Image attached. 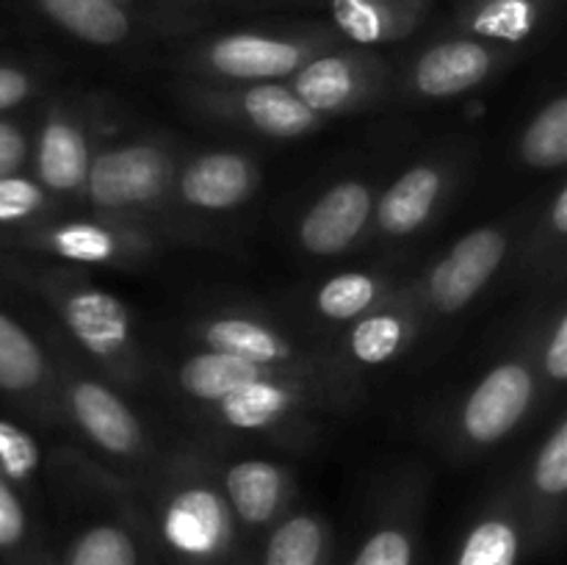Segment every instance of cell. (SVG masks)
<instances>
[{
  "instance_id": "6da1fadb",
  "label": "cell",
  "mask_w": 567,
  "mask_h": 565,
  "mask_svg": "<svg viewBox=\"0 0 567 565\" xmlns=\"http://www.w3.org/2000/svg\"><path fill=\"white\" fill-rule=\"evenodd\" d=\"M0 275L20 286H31L53 302L61 321L70 330L72 341L97 360L100 366L114 371L120 380H127L136 366V338H133L131 314L114 294L92 286L86 280H64L33 271L11 255H0Z\"/></svg>"
},
{
  "instance_id": "7a4b0ae2",
  "label": "cell",
  "mask_w": 567,
  "mask_h": 565,
  "mask_svg": "<svg viewBox=\"0 0 567 565\" xmlns=\"http://www.w3.org/2000/svg\"><path fill=\"white\" fill-rule=\"evenodd\" d=\"M330 39L321 31H233L194 50V66L225 83H269L291 78Z\"/></svg>"
},
{
  "instance_id": "3957f363",
  "label": "cell",
  "mask_w": 567,
  "mask_h": 565,
  "mask_svg": "<svg viewBox=\"0 0 567 565\" xmlns=\"http://www.w3.org/2000/svg\"><path fill=\"white\" fill-rule=\"evenodd\" d=\"M158 532L177 565H227L236 548V518L225 493L188 480L172 487L158 513Z\"/></svg>"
},
{
  "instance_id": "277c9868",
  "label": "cell",
  "mask_w": 567,
  "mask_h": 565,
  "mask_svg": "<svg viewBox=\"0 0 567 565\" xmlns=\"http://www.w3.org/2000/svg\"><path fill=\"white\" fill-rule=\"evenodd\" d=\"M169 177L166 150L150 142H127L92 155L83 192L103 214H138L164 197Z\"/></svg>"
},
{
  "instance_id": "5b68a950",
  "label": "cell",
  "mask_w": 567,
  "mask_h": 565,
  "mask_svg": "<svg viewBox=\"0 0 567 565\" xmlns=\"http://www.w3.org/2000/svg\"><path fill=\"white\" fill-rule=\"evenodd\" d=\"M509 249L507 227L485 225L465 233L424 280V297L435 314H457L468 308L482 288L502 269Z\"/></svg>"
},
{
  "instance_id": "8992f818",
  "label": "cell",
  "mask_w": 567,
  "mask_h": 565,
  "mask_svg": "<svg viewBox=\"0 0 567 565\" xmlns=\"http://www.w3.org/2000/svg\"><path fill=\"white\" fill-rule=\"evenodd\" d=\"M537 393V377L526 360H504L474 386L460 410V430L474 446L504 441L526 413Z\"/></svg>"
},
{
  "instance_id": "52a82bcc",
  "label": "cell",
  "mask_w": 567,
  "mask_h": 565,
  "mask_svg": "<svg viewBox=\"0 0 567 565\" xmlns=\"http://www.w3.org/2000/svg\"><path fill=\"white\" fill-rule=\"evenodd\" d=\"M382 64L363 50H321L291 75V89L313 114H336L377 89Z\"/></svg>"
},
{
  "instance_id": "ba28073f",
  "label": "cell",
  "mask_w": 567,
  "mask_h": 565,
  "mask_svg": "<svg viewBox=\"0 0 567 565\" xmlns=\"http://www.w3.org/2000/svg\"><path fill=\"white\" fill-rule=\"evenodd\" d=\"M504 59L502 44L476 37H454L430 44L410 70V89L424 97H457L482 86Z\"/></svg>"
},
{
  "instance_id": "9c48e42d",
  "label": "cell",
  "mask_w": 567,
  "mask_h": 565,
  "mask_svg": "<svg viewBox=\"0 0 567 565\" xmlns=\"http://www.w3.org/2000/svg\"><path fill=\"white\" fill-rule=\"evenodd\" d=\"M66 408L83 435L105 454L131 460L147 449L142 424L120 393L105 382L83 374H66Z\"/></svg>"
},
{
  "instance_id": "30bf717a",
  "label": "cell",
  "mask_w": 567,
  "mask_h": 565,
  "mask_svg": "<svg viewBox=\"0 0 567 565\" xmlns=\"http://www.w3.org/2000/svg\"><path fill=\"white\" fill-rule=\"evenodd\" d=\"M374 216V192L363 181H341L327 188L299 222V247L313 258L341 255L363 236Z\"/></svg>"
},
{
  "instance_id": "8fae6325",
  "label": "cell",
  "mask_w": 567,
  "mask_h": 565,
  "mask_svg": "<svg viewBox=\"0 0 567 565\" xmlns=\"http://www.w3.org/2000/svg\"><path fill=\"white\" fill-rule=\"evenodd\" d=\"M11 247L37 249L72 264H125L136 258L144 242L133 233L103 222H64V225H33L9 238Z\"/></svg>"
},
{
  "instance_id": "7c38bea8",
  "label": "cell",
  "mask_w": 567,
  "mask_h": 565,
  "mask_svg": "<svg viewBox=\"0 0 567 565\" xmlns=\"http://www.w3.org/2000/svg\"><path fill=\"white\" fill-rule=\"evenodd\" d=\"M89 138L81 122L70 111L53 109L44 116L33 150V166H37V183L48 194H78L86 186L89 164Z\"/></svg>"
},
{
  "instance_id": "4fadbf2b",
  "label": "cell",
  "mask_w": 567,
  "mask_h": 565,
  "mask_svg": "<svg viewBox=\"0 0 567 565\" xmlns=\"http://www.w3.org/2000/svg\"><path fill=\"white\" fill-rule=\"evenodd\" d=\"M567 493V419L559 415L554 421L551 432L540 443L532 465V493L526 510V524H529V546L546 548L554 543L563 530Z\"/></svg>"
},
{
  "instance_id": "5bb4252c",
  "label": "cell",
  "mask_w": 567,
  "mask_h": 565,
  "mask_svg": "<svg viewBox=\"0 0 567 565\" xmlns=\"http://www.w3.org/2000/svg\"><path fill=\"white\" fill-rule=\"evenodd\" d=\"M221 493L236 524L249 532H264L286 513L291 476L271 460L249 458L227 469Z\"/></svg>"
},
{
  "instance_id": "9a60e30c",
  "label": "cell",
  "mask_w": 567,
  "mask_h": 565,
  "mask_svg": "<svg viewBox=\"0 0 567 565\" xmlns=\"http://www.w3.org/2000/svg\"><path fill=\"white\" fill-rule=\"evenodd\" d=\"M258 172L255 164L241 153L230 150H214L203 153L183 166L177 177L181 199L199 210H230L249 199Z\"/></svg>"
},
{
  "instance_id": "2e32d148",
  "label": "cell",
  "mask_w": 567,
  "mask_h": 565,
  "mask_svg": "<svg viewBox=\"0 0 567 565\" xmlns=\"http://www.w3.org/2000/svg\"><path fill=\"white\" fill-rule=\"evenodd\" d=\"M529 548L526 510L513 499L491 504L460 537L449 565H520Z\"/></svg>"
},
{
  "instance_id": "e0dca14e",
  "label": "cell",
  "mask_w": 567,
  "mask_h": 565,
  "mask_svg": "<svg viewBox=\"0 0 567 565\" xmlns=\"http://www.w3.org/2000/svg\"><path fill=\"white\" fill-rule=\"evenodd\" d=\"M199 338L208 349L236 355L280 374H288V369L302 363V355L286 332L252 316H214L199 325Z\"/></svg>"
},
{
  "instance_id": "ac0fdd59",
  "label": "cell",
  "mask_w": 567,
  "mask_h": 565,
  "mask_svg": "<svg viewBox=\"0 0 567 565\" xmlns=\"http://www.w3.org/2000/svg\"><path fill=\"white\" fill-rule=\"evenodd\" d=\"M432 0H327L330 20L354 44H385L410 37Z\"/></svg>"
},
{
  "instance_id": "d6986e66",
  "label": "cell",
  "mask_w": 567,
  "mask_h": 565,
  "mask_svg": "<svg viewBox=\"0 0 567 565\" xmlns=\"http://www.w3.org/2000/svg\"><path fill=\"white\" fill-rule=\"evenodd\" d=\"M221 103L241 116L252 131L275 138H297L316 131L321 122L319 114L308 109L286 83H249L241 92H225Z\"/></svg>"
},
{
  "instance_id": "ffe728a7",
  "label": "cell",
  "mask_w": 567,
  "mask_h": 565,
  "mask_svg": "<svg viewBox=\"0 0 567 565\" xmlns=\"http://www.w3.org/2000/svg\"><path fill=\"white\" fill-rule=\"evenodd\" d=\"M446 188V175L437 164H415L388 188L377 205V227L388 238L419 233L435 214Z\"/></svg>"
},
{
  "instance_id": "44dd1931",
  "label": "cell",
  "mask_w": 567,
  "mask_h": 565,
  "mask_svg": "<svg viewBox=\"0 0 567 565\" xmlns=\"http://www.w3.org/2000/svg\"><path fill=\"white\" fill-rule=\"evenodd\" d=\"M33 14L94 48H116L133 37V14L111 0H22Z\"/></svg>"
},
{
  "instance_id": "7402d4cb",
  "label": "cell",
  "mask_w": 567,
  "mask_h": 565,
  "mask_svg": "<svg viewBox=\"0 0 567 565\" xmlns=\"http://www.w3.org/2000/svg\"><path fill=\"white\" fill-rule=\"evenodd\" d=\"M48 355L0 302V397L20 404H39L48 397Z\"/></svg>"
},
{
  "instance_id": "603a6c76",
  "label": "cell",
  "mask_w": 567,
  "mask_h": 565,
  "mask_svg": "<svg viewBox=\"0 0 567 565\" xmlns=\"http://www.w3.org/2000/svg\"><path fill=\"white\" fill-rule=\"evenodd\" d=\"M302 404V393L288 374H266L216 402L219 419L241 432H260L280 424Z\"/></svg>"
},
{
  "instance_id": "cb8c5ba5",
  "label": "cell",
  "mask_w": 567,
  "mask_h": 565,
  "mask_svg": "<svg viewBox=\"0 0 567 565\" xmlns=\"http://www.w3.org/2000/svg\"><path fill=\"white\" fill-rule=\"evenodd\" d=\"M554 0H468L463 28L468 37L493 44H520L535 37L546 22Z\"/></svg>"
},
{
  "instance_id": "d4e9b609",
  "label": "cell",
  "mask_w": 567,
  "mask_h": 565,
  "mask_svg": "<svg viewBox=\"0 0 567 565\" xmlns=\"http://www.w3.org/2000/svg\"><path fill=\"white\" fill-rule=\"evenodd\" d=\"M266 374H280V371L264 369V366L236 358V355L208 349V352H197L183 360L181 371H177V382L186 391V397L216 404L221 397Z\"/></svg>"
},
{
  "instance_id": "484cf974",
  "label": "cell",
  "mask_w": 567,
  "mask_h": 565,
  "mask_svg": "<svg viewBox=\"0 0 567 565\" xmlns=\"http://www.w3.org/2000/svg\"><path fill=\"white\" fill-rule=\"evenodd\" d=\"M330 526L316 513H293L269 526L260 565H330Z\"/></svg>"
},
{
  "instance_id": "4316f807",
  "label": "cell",
  "mask_w": 567,
  "mask_h": 565,
  "mask_svg": "<svg viewBox=\"0 0 567 565\" xmlns=\"http://www.w3.org/2000/svg\"><path fill=\"white\" fill-rule=\"evenodd\" d=\"M419 537V518L413 510H391L365 532L349 565H415Z\"/></svg>"
},
{
  "instance_id": "83f0119b",
  "label": "cell",
  "mask_w": 567,
  "mask_h": 565,
  "mask_svg": "<svg viewBox=\"0 0 567 565\" xmlns=\"http://www.w3.org/2000/svg\"><path fill=\"white\" fill-rule=\"evenodd\" d=\"M410 338H413L410 319L388 305V308H374L371 314L354 319L347 349L358 363L382 366L396 358L408 347Z\"/></svg>"
},
{
  "instance_id": "f1b7e54d",
  "label": "cell",
  "mask_w": 567,
  "mask_h": 565,
  "mask_svg": "<svg viewBox=\"0 0 567 565\" xmlns=\"http://www.w3.org/2000/svg\"><path fill=\"white\" fill-rule=\"evenodd\" d=\"M520 158L532 170H559L567 161V100L557 94L548 100L520 136Z\"/></svg>"
},
{
  "instance_id": "f546056e",
  "label": "cell",
  "mask_w": 567,
  "mask_h": 565,
  "mask_svg": "<svg viewBox=\"0 0 567 565\" xmlns=\"http://www.w3.org/2000/svg\"><path fill=\"white\" fill-rule=\"evenodd\" d=\"M64 565H142V548L125 524L97 521L72 537Z\"/></svg>"
},
{
  "instance_id": "4dcf8cb0",
  "label": "cell",
  "mask_w": 567,
  "mask_h": 565,
  "mask_svg": "<svg viewBox=\"0 0 567 565\" xmlns=\"http://www.w3.org/2000/svg\"><path fill=\"white\" fill-rule=\"evenodd\" d=\"M388 282L369 271H343L330 277L316 294V308L332 321H354L380 308Z\"/></svg>"
},
{
  "instance_id": "1f68e13d",
  "label": "cell",
  "mask_w": 567,
  "mask_h": 565,
  "mask_svg": "<svg viewBox=\"0 0 567 565\" xmlns=\"http://www.w3.org/2000/svg\"><path fill=\"white\" fill-rule=\"evenodd\" d=\"M48 210V192L37 183V177L11 175L0 177V236H20L22 230L33 225H42V216Z\"/></svg>"
},
{
  "instance_id": "d6a6232c",
  "label": "cell",
  "mask_w": 567,
  "mask_h": 565,
  "mask_svg": "<svg viewBox=\"0 0 567 565\" xmlns=\"http://www.w3.org/2000/svg\"><path fill=\"white\" fill-rule=\"evenodd\" d=\"M39 469H42V452L37 438L14 421L0 419V476L22 493V487L33 485Z\"/></svg>"
},
{
  "instance_id": "836d02e7",
  "label": "cell",
  "mask_w": 567,
  "mask_h": 565,
  "mask_svg": "<svg viewBox=\"0 0 567 565\" xmlns=\"http://www.w3.org/2000/svg\"><path fill=\"white\" fill-rule=\"evenodd\" d=\"M31 541V515L17 487L0 476V557H14Z\"/></svg>"
},
{
  "instance_id": "e575fe53",
  "label": "cell",
  "mask_w": 567,
  "mask_h": 565,
  "mask_svg": "<svg viewBox=\"0 0 567 565\" xmlns=\"http://www.w3.org/2000/svg\"><path fill=\"white\" fill-rule=\"evenodd\" d=\"M39 86V75L25 61L0 55V116H9V111L20 109Z\"/></svg>"
},
{
  "instance_id": "d590c367",
  "label": "cell",
  "mask_w": 567,
  "mask_h": 565,
  "mask_svg": "<svg viewBox=\"0 0 567 565\" xmlns=\"http://www.w3.org/2000/svg\"><path fill=\"white\" fill-rule=\"evenodd\" d=\"M31 155L28 131L11 116H0V177L20 175Z\"/></svg>"
},
{
  "instance_id": "8d00e7d4",
  "label": "cell",
  "mask_w": 567,
  "mask_h": 565,
  "mask_svg": "<svg viewBox=\"0 0 567 565\" xmlns=\"http://www.w3.org/2000/svg\"><path fill=\"white\" fill-rule=\"evenodd\" d=\"M543 374L551 382H565L567 377V319L565 314L557 316L551 332L546 338V349H543Z\"/></svg>"
},
{
  "instance_id": "74e56055",
  "label": "cell",
  "mask_w": 567,
  "mask_h": 565,
  "mask_svg": "<svg viewBox=\"0 0 567 565\" xmlns=\"http://www.w3.org/2000/svg\"><path fill=\"white\" fill-rule=\"evenodd\" d=\"M111 3H116V6H122V9H127V11H131L133 6H136V3H142V0H111Z\"/></svg>"
},
{
  "instance_id": "f35d334b",
  "label": "cell",
  "mask_w": 567,
  "mask_h": 565,
  "mask_svg": "<svg viewBox=\"0 0 567 565\" xmlns=\"http://www.w3.org/2000/svg\"><path fill=\"white\" fill-rule=\"evenodd\" d=\"M227 565H241V563H227Z\"/></svg>"
}]
</instances>
